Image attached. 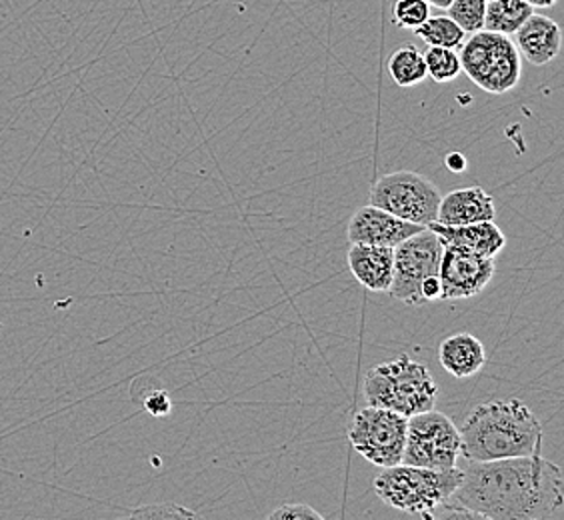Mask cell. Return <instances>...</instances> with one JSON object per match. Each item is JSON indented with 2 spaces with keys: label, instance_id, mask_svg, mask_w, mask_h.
<instances>
[{
  "label": "cell",
  "instance_id": "21",
  "mask_svg": "<svg viewBox=\"0 0 564 520\" xmlns=\"http://www.w3.org/2000/svg\"><path fill=\"white\" fill-rule=\"evenodd\" d=\"M448 17L467 34L482 31L487 0H453L446 9Z\"/></svg>",
  "mask_w": 564,
  "mask_h": 520
},
{
  "label": "cell",
  "instance_id": "14",
  "mask_svg": "<svg viewBox=\"0 0 564 520\" xmlns=\"http://www.w3.org/2000/svg\"><path fill=\"white\" fill-rule=\"evenodd\" d=\"M348 269L370 293H387L392 281V249L377 245H350Z\"/></svg>",
  "mask_w": 564,
  "mask_h": 520
},
{
  "label": "cell",
  "instance_id": "9",
  "mask_svg": "<svg viewBox=\"0 0 564 520\" xmlns=\"http://www.w3.org/2000/svg\"><path fill=\"white\" fill-rule=\"evenodd\" d=\"M409 419L380 407L358 411L348 429V441L358 455L379 468L401 465Z\"/></svg>",
  "mask_w": 564,
  "mask_h": 520
},
{
  "label": "cell",
  "instance_id": "13",
  "mask_svg": "<svg viewBox=\"0 0 564 520\" xmlns=\"http://www.w3.org/2000/svg\"><path fill=\"white\" fill-rule=\"evenodd\" d=\"M495 215H497V208H495L492 196L482 186H468V188L453 191L451 195L441 198L434 223L460 227V225L495 220Z\"/></svg>",
  "mask_w": 564,
  "mask_h": 520
},
{
  "label": "cell",
  "instance_id": "5",
  "mask_svg": "<svg viewBox=\"0 0 564 520\" xmlns=\"http://www.w3.org/2000/svg\"><path fill=\"white\" fill-rule=\"evenodd\" d=\"M463 73L485 93L505 95L521 83L522 58L507 34L477 31L460 46Z\"/></svg>",
  "mask_w": 564,
  "mask_h": 520
},
{
  "label": "cell",
  "instance_id": "24",
  "mask_svg": "<svg viewBox=\"0 0 564 520\" xmlns=\"http://www.w3.org/2000/svg\"><path fill=\"white\" fill-rule=\"evenodd\" d=\"M271 520H293V519H315L323 520L325 517L313 509L311 505H304V502H284L279 509L272 510L269 514Z\"/></svg>",
  "mask_w": 564,
  "mask_h": 520
},
{
  "label": "cell",
  "instance_id": "10",
  "mask_svg": "<svg viewBox=\"0 0 564 520\" xmlns=\"http://www.w3.org/2000/svg\"><path fill=\"white\" fill-rule=\"evenodd\" d=\"M495 259L485 257L475 250L445 245L438 281H441V301L473 299L482 293L495 277Z\"/></svg>",
  "mask_w": 564,
  "mask_h": 520
},
{
  "label": "cell",
  "instance_id": "20",
  "mask_svg": "<svg viewBox=\"0 0 564 520\" xmlns=\"http://www.w3.org/2000/svg\"><path fill=\"white\" fill-rule=\"evenodd\" d=\"M424 65H426V76L433 78L434 83H453L458 76L463 75L460 68V58L453 48H443V46H431L424 53Z\"/></svg>",
  "mask_w": 564,
  "mask_h": 520
},
{
  "label": "cell",
  "instance_id": "23",
  "mask_svg": "<svg viewBox=\"0 0 564 520\" xmlns=\"http://www.w3.org/2000/svg\"><path fill=\"white\" fill-rule=\"evenodd\" d=\"M131 519H196L195 510L186 509L176 502H159V505H144L129 512Z\"/></svg>",
  "mask_w": 564,
  "mask_h": 520
},
{
  "label": "cell",
  "instance_id": "6",
  "mask_svg": "<svg viewBox=\"0 0 564 520\" xmlns=\"http://www.w3.org/2000/svg\"><path fill=\"white\" fill-rule=\"evenodd\" d=\"M445 245L431 228H423L392 249V281L387 293L411 306L424 304L423 282L438 277Z\"/></svg>",
  "mask_w": 564,
  "mask_h": 520
},
{
  "label": "cell",
  "instance_id": "19",
  "mask_svg": "<svg viewBox=\"0 0 564 520\" xmlns=\"http://www.w3.org/2000/svg\"><path fill=\"white\" fill-rule=\"evenodd\" d=\"M414 33L429 46H443L453 51L460 48L467 41V33L451 17H429L419 29H414Z\"/></svg>",
  "mask_w": 564,
  "mask_h": 520
},
{
  "label": "cell",
  "instance_id": "17",
  "mask_svg": "<svg viewBox=\"0 0 564 520\" xmlns=\"http://www.w3.org/2000/svg\"><path fill=\"white\" fill-rule=\"evenodd\" d=\"M532 12L534 9L524 0H487L482 29L510 36L521 29L522 22L527 21Z\"/></svg>",
  "mask_w": 564,
  "mask_h": 520
},
{
  "label": "cell",
  "instance_id": "28",
  "mask_svg": "<svg viewBox=\"0 0 564 520\" xmlns=\"http://www.w3.org/2000/svg\"><path fill=\"white\" fill-rule=\"evenodd\" d=\"M426 2H429V4H431V7H436V9H448V7H451V2H453V0H426Z\"/></svg>",
  "mask_w": 564,
  "mask_h": 520
},
{
  "label": "cell",
  "instance_id": "8",
  "mask_svg": "<svg viewBox=\"0 0 564 520\" xmlns=\"http://www.w3.org/2000/svg\"><path fill=\"white\" fill-rule=\"evenodd\" d=\"M460 456V433L443 412L424 411L409 416L402 465L434 470L455 468Z\"/></svg>",
  "mask_w": 564,
  "mask_h": 520
},
{
  "label": "cell",
  "instance_id": "26",
  "mask_svg": "<svg viewBox=\"0 0 564 520\" xmlns=\"http://www.w3.org/2000/svg\"><path fill=\"white\" fill-rule=\"evenodd\" d=\"M446 169L453 171V173H465L467 171L468 161L460 154V152H451L446 156Z\"/></svg>",
  "mask_w": 564,
  "mask_h": 520
},
{
  "label": "cell",
  "instance_id": "25",
  "mask_svg": "<svg viewBox=\"0 0 564 520\" xmlns=\"http://www.w3.org/2000/svg\"><path fill=\"white\" fill-rule=\"evenodd\" d=\"M142 404H144V411L152 414V416H156V419L169 416L173 411V401H171L169 392H164V390H152L144 397Z\"/></svg>",
  "mask_w": 564,
  "mask_h": 520
},
{
  "label": "cell",
  "instance_id": "18",
  "mask_svg": "<svg viewBox=\"0 0 564 520\" xmlns=\"http://www.w3.org/2000/svg\"><path fill=\"white\" fill-rule=\"evenodd\" d=\"M387 68L392 80L401 88L416 87L423 83L424 78H429L424 55L413 44L401 46L397 53H392Z\"/></svg>",
  "mask_w": 564,
  "mask_h": 520
},
{
  "label": "cell",
  "instance_id": "2",
  "mask_svg": "<svg viewBox=\"0 0 564 520\" xmlns=\"http://www.w3.org/2000/svg\"><path fill=\"white\" fill-rule=\"evenodd\" d=\"M458 433L460 455L475 463L541 455L543 446V424L521 399L478 404Z\"/></svg>",
  "mask_w": 564,
  "mask_h": 520
},
{
  "label": "cell",
  "instance_id": "7",
  "mask_svg": "<svg viewBox=\"0 0 564 520\" xmlns=\"http://www.w3.org/2000/svg\"><path fill=\"white\" fill-rule=\"evenodd\" d=\"M441 198L433 181L414 171L384 174L370 191V205L423 227L436 220Z\"/></svg>",
  "mask_w": 564,
  "mask_h": 520
},
{
  "label": "cell",
  "instance_id": "22",
  "mask_svg": "<svg viewBox=\"0 0 564 520\" xmlns=\"http://www.w3.org/2000/svg\"><path fill=\"white\" fill-rule=\"evenodd\" d=\"M431 17V4L426 0H397L392 9L394 24L414 31Z\"/></svg>",
  "mask_w": 564,
  "mask_h": 520
},
{
  "label": "cell",
  "instance_id": "1",
  "mask_svg": "<svg viewBox=\"0 0 564 520\" xmlns=\"http://www.w3.org/2000/svg\"><path fill=\"white\" fill-rule=\"evenodd\" d=\"M564 505L561 466L543 455L467 461L463 478L443 509L448 519L546 520Z\"/></svg>",
  "mask_w": 564,
  "mask_h": 520
},
{
  "label": "cell",
  "instance_id": "27",
  "mask_svg": "<svg viewBox=\"0 0 564 520\" xmlns=\"http://www.w3.org/2000/svg\"><path fill=\"white\" fill-rule=\"evenodd\" d=\"M527 4H531L532 9H551L558 0H524Z\"/></svg>",
  "mask_w": 564,
  "mask_h": 520
},
{
  "label": "cell",
  "instance_id": "4",
  "mask_svg": "<svg viewBox=\"0 0 564 520\" xmlns=\"http://www.w3.org/2000/svg\"><path fill=\"white\" fill-rule=\"evenodd\" d=\"M365 399L370 407L391 409L409 419L434 409L438 384L423 362L402 355L380 362L367 372Z\"/></svg>",
  "mask_w": 564,
  "mask_h": 520
},
{
  "label": "cell",
  "instance_id": "3",
  "mask_svg": "<svg viewBox=\"0 0 564 520\" xmlns=\"http://www.w3.org/2000/svg\"><path fill=\"white\" fill-rule=\"evenodd\" d=\"M463 478V468L434 470L423 466L397 465L382 468L375 478V492L391 509L406 514L434 519V510L443 509Z\"/></svg>",
  "mask_w": 564,
  "mask_h": 520
},
{
  "label": "cell",
  "instance_id": "11",
  "mask_svg": "<svg viewBox=\"0 0 564 520\" xmlns=\"http://www.w3.org/2000/svg\"><path fill=\"white\" fill-rule=\"evenodd\" d=\"M423 225H414L409 220L394 217L379 206H362L350 217L348 223V240L350 245H377L394 249L402 240L413 237L423 230Z\"/></svg>",
  "mask_w": 564,
  "mask_h": 520
},
{
  "label": "cell",
  "instance_id": "12",
  "mask_svg": "<svg viewBox=\"0 0 564 520\" xmlns=\"http://www.w3.org/2000/svg\"><path fill=\"white\" fill-rule=\"evenodd\" d=\"M514 46L521 58H527L531 65L544 66L553 63L563 46V31L561 26L544 17L534 14L522 22L521 29L514 33Z\"/></svg>",
  "mask_w": 564,
  "mask_h": 520
},
{
  "label": "cell",
  "instance_id": "16",
  "mask_svg": "<svg viewBox=\"0 0 564 520\" xmlns=\"http://www.w3.org/2000/svg\"><path fill=\"white\" fill-rule=\"evenodd\" d=\"M438 360L455 379H470L487 365V350L477 336L458 333L441 343Z\"/></svg>",
  "mask_w": 564,
  "mask_h": 520
},
{
  "label": "cell",
  "instance_id": "15",
  "mask_svg": "<svg viewBox=\"0 0 564 520\" xmlns=\"http://www.w3.org/2000/svg\"><path fill=\"white\" fill-rule=\"evenodd\" d=\"M426 228H431L434 235L443 240V245L475 250V252H480L485 257H492V259L507 247L505 232L492 220L460 225V227L431 223Z\"/></svg>",
  "mask_w": 564,
  "mask_h": 520
}]
</instances>
